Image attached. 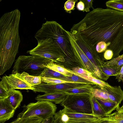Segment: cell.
Segmentation results:
<instances>
[{
	"label": "cell",
	"mask_w": 123,
	"mask_h": 123,
	"mask_svg": "<svg viewBox=\"0 0 123 123\" xmlns=\"http://www.w3.org/2000/svg\"><path fill=\"white\" fill-rule=\"evenodd\" d=\"M70 32L95 47L99 42H105L107 50L113 53L112 59L115 58L123 50V12L110 8L94 9L74 24Z\"/></svg>",
	"instance_id": "obj_1"
},
{
	"label": "cell",
	"mask_w": 123,
	"mask_h": 123,
	"mask_svg": "<svg viewBox=\"0 0 123 123\" xmlns=\"http://www.w3.org/2000/svg\"><path fill=\"white\" fill-rule=\"evenodd\" d=\"M20 16L17 9L4 13L0 18V75L11 68L18 53Z\"/></svg>",
	"instance_id": "obj_2"
},
{
	"label": "cell",
	"mask_w": 123,
	"mask_h": 123,
	"mask_svg": "<svg viewBox=\"0 0 123 123\" xmlns=\"http://www.w3.org/2000/svg\"><path fill=\"white\" fill-rule=\"evenodd\" d=\"M35 37L37 41L51 38L66 56L74 55L73 47L68 31L55 21H47L43 24Z\"/></svg>",
	"instance_id": "obj_3"
},
{
	"label": "cell",
	"mask_w": 123,
	"mask_h": 123,
	"mask_svg": "<svg viewBox=\"0 0 123 123\" xmlns=\"http://www.w3.org/2000/svg\"><path fill=\"white\" fill-rule=\"evenodd\" d=\"M51 60L38 55H21L16 60L12 74H21L24 72L30 75L40 76Z\"/></svg>",
	"instance_id": "obj_4"
},
{
	"label": "cell",
	"mask_w": 123,
	"mask_h": 123,
	"mask_svg": "<svg viewBox=\"0 0 123 123\" xmlns=\"http://www.w3.org/2000/svg\"><path fill=\"white\" fill-rule=\"evenodd\" d=\"M22 107L23 110L18 115L17 118L24 119L36 117L43 120L54 116L57 109L55 104L47 101H37L27 105H25Z\"/></svg>",
	"instance_id": "obj_5"
},
{
	"label": "cell",
	"mask_w": 123,
	"mask_h": 123,
	"mask_svg": "<svg viewBox=\"0 0 123 123\" xmlns=\"http://www.w3.org/2000/svg\"><path fill=\"white\" fill-rule=\"evenodd\" d=\"M37 41V45L27 51L30 54L41 56L54 62L62 61L66 56L51 38H47Z\"/></svg>",
	"instance_id": "obj_6"
},
{
	"label": "cell",
	"mask_w": 123,
	"mask_h": 123,
	"mask_svg": "<svg viewBox=\"0 0 123 123\" xmlns=\"http://www.w3.org/2000/svg\"><path fill=\"white\" fill-rule=\"evenodd\" d=\"M61 105L64 108L77 113L90 115L92 114L91 95L68 94Z\"/></svg>",
	"instance_id": "obj_7"
},
{
	"label": "cell",
	"mask_w": 123,
	"mask_h": 123,
	"mask_svg": "<svg viewBox=\"0 0 123 123\" xmlns=\"http://www.w3.org/2000/svg\"><path fill=\"white\" fill-rule=\"evenodd\" d=\"M57 113L64 123H100L108 119V116L99 118L92 115L77 113L65 108Z\"/></svg>",
	"instance_id": "obj_8"
},
{
	"label": "cell",
	"mask_w": 123,
	"mask_h": 123,
	"mask_svg": "<svg viewBox=\"0 0 123 123\" xmlns=\"http://www.w3.org/2000/svg\"><path fill=\"white\" fill-rule=\"evenodd\" d=\"M74 36L76 43L94 67L97 74L98 78L103 81L107 80L109 77L101 72L98 65L97 59L99 56L96 47L88 44L80 37Z\"/></svg>",
	"instance_id": "obj_9"
},
{
	"label": "cell",
	"mask_w": 123,
	"mask_h": 123,
	"mask_svg": "<svg viewBox=\"0 0 123 123\" xmlns=\"http://www.w3.org/2000/svg\"><path fill=\"white\" fill-rule=\"evenodd\" d=\"M92 85L77 83H67L53 84L41 83L39 84L32 86L33 88L32 91L34 92H42L45 93L63 92L66 90L88 86Z\"/></svg>",
	"instance_id": "obj_10"
},
{
	"label": "cell",
	"mask_w": 123,
	"mask_h": 123,
	"mask_svg": "<svg viewBox=\"0 0 123 123\" xmlns=\"http://www.w3.org/2000/svg\"><path fill=\"white\" fill-rule=\"evenodd\" d=\"M0 84L7 91L12 89L32 90L33 89L32 86L25 81L17 73L3 76Z\"/></svg>",
	"instance_id": "obj_11"
},
{
	"label": "cell",
	"mask_w": 123,
	"mask_h": 123,
	"mask_svg": "<svg viewBox=\"0 0 123 123\" xmlns=\"http://www.w3.org/2000/svg\"><path fill=\"white\" fill-rule=\"evenodd\" d=\"M68 32L73 45L74 56L79 60L85 69L91 73L93 76L98 78L97 72L92 64L76 43L74 36L70 32Z\"/></svg>",
	"instance_id": "obj_12"
},
{
	"label": "cell",
	"mask_w": 123,
	"mask_h": 123,
	"mask_svg": "<svg viewBox=\"0 0 123 123\" xmlns=\"http://www.w3.org/2000/svg\"><path fill=\"white\" fill-rule=\"evenodd\" d=\"M15 110L11 105L7 98L0 99V123H4L13 117Z\"/></svg>",
	"instance_id": "obj_13"
},
{
	"label": "cell",
	"mask_w": 123,
	"mask_h": 123,
	"mask_svg": "<svg viewBox=\"0 0 123 123\" xmlns=\"http://www.w3.org/2000/svg\"><path fill=\"white\" fill-rule=\"evenodd\" d=\"M107 93L109 99L119 105L123 100V91L120 86H118L101 87Z\"/></svg>",
	"instance_id": "obj_14"
},
{
	"label": "cell",
	"mask_w": 123,
	"mask_h": 123,
	"mask_svg": "<svg viewBox=\"0 0 123 123\" xmlns=\"http://www.w3.org/2000/svg\"><path fill=\"white\" fill-rule=\"evenodd\" d=\"M67 95L62 92L45 93L43 95H38L35 99L37 101H47L55 104H61L65 99Z\"/></svg>",
	"instance_id": "obj_15"
},
{
	"label": "cell",
	"mask_w": 123,
	"mask_h": 123,
	"mask_svg": "<svg viewBox=\"0 0 123 123\" xmlns=\"http://www.w3.org/2000/svg\"><path fill=\"white\" fill-rule=\"evenodd\" d=\"M7 98L11 105L15 110L20 105L23 100V96L20 91L11 89L8 91Z\"/></svg>",
	"instance_id": "obj_16"
},
{
	"label": "cell",
	"mask_w": 123,
	"mask_h": 123,
	"mask_svg": "<svg viewBox=\"0 0 123 123\" xmlns=\"http://www.w3.org/2000/svg\"><path fill=\"white\" fill-rule=\"evenodd\" d=\"M95 99L107 117L111 114L113 111L119 106V105L109 99Z\"/></svg>",
	"instance_id": "obj_17"
},
{
	"label": "cell",
	"mask_w": 123,
	"mask_h": 123,
	"mask_svg": "<svg viewBox=\"0 0 123 123\" xmlns=\"http://www.w3.org/2000/svg\"><path fill=\"white\" fill-rule=\"evenodd\" d=\"M98 68L101 72L105 75L110 77V76H116L119 71L115 68L109 66L104 64V61L99 57L97 59Z\"/></svg>",
	"instance_id": "obj_18"
},
{
	"label": "cell",
	"mask_w": 123,
	"mask_h": 123,
	"mask_svg": "<svg viewBox=\"0 0 123 123\" xmlns=\"http://www.w3.org/2000/svg\"><path fill=\"white\" fill-rule=\"evenodd\" d=\"M72 74L79 76L89 82L94 84L101 87H105L111 86L108 83L104 81L97 78L93 76H88L86 75L80 74L74 72L72 70Z\"/></svg>",
	"instance_id": "obj_19"
},
{
	"label": "cell",
	"mask_w": 123,
	"mask_h": 123,
	"mask_svg": "<svg viewBox=\"0 0 123 123\" xmlns=\"http://www.w3.org/2000/svg\"><path fill=\"white\" fill-rule=\"evenodd\" d=\"M46 67L56 72L59 73L65 76L70 77L73 76L71 70L67 69L53 62H51L46 66Z\"/></svg>",
	"instance_id": "obj_20"
},
{
	"label": "cell",
	"mask_w": 123,
	"mask_h": 123,
	"mask_svg": "<svg viewBox=\"0 0 123 123\" xmlns=\"http://www.w3.org/2000/svg\"><path fill=\"white\" fill-rule=\"evenodd\" d=\"M18 74L25 81L32 86L39 84L42 83L40 76L31 75L24 72L21 74Z\"/></svg>",
	"instance_id": "obj_21"
},
{
	"label": "cell",
	"mask_w": 123,
	"mask_h": 123,
	"mask_svg": "<svg viewBox=\"0 0 123 123\" xmlns=\"http://www.w3.org/2000/svg\"><path fill=\"white\" fill-rule=\"evenodd\" d=\"M92 85L72 89L63 92L67 94H87L91 95V91L94 87Z\"/></svg>",
	"instance_id": "obj_22"
},
{
	"label": "cell",
	"mask_w": 123,
	"mask_h": 123,
	"mask_svg": "<svg viewBox=\"0 0 123 123\" xmlns=\"http://www.w3.org/2000/svg\"><path fill=\"white\" fill-rule=\"evenodd\" d=\"M91 99L93 111L92 115L99 118H102L106 117L105 113L95 99L91 96Z\"/></svg>",
	"instance_id": "obj_23"
},
{
	"label": "cell",
	"mask_w": 123,
	"mask_h": 123,
	"mask_svg": "<svg viewBox=\"0 0 123 123\" xmlns=\"http://www.w3.org/2000/svg\"><path fill=\"white\" fill-rule=\"evenodd\" d=\"M107 66L114 68L120 71L123 65V54L111 60L104 62Z\"/></svg>",
	"instance_id": "obj_24"
},
{
	"label": "cell",
	"mask_w": 123,
	"mask_h": 123,
	"mask_svg": "<svg viewBox=\"0 0 123 123\" xmlns=\"http://www.w3.org/2000/svg\"><path fill=\"white\" fill-rule=\"evenodd\" d=\"M91 96L94 98L99 99H109L108 95L106 92L99 86H95L92 90Z\"/></svg>",
	"instance_id": "obj_25"
},
{
	"label": "cell",
	"mask_w": 123,
	"mask_h": 123,
	"mask_svg": "<svg viewBox=\"0 0 123 123\" xmlns=\"http://www.w3.org/2000/svg\"><path fill=\"white\" fill-rule=\"evenodd\" d=\"M108 8H111L123 12V0H111L106 2Z\"/></svg>",
	"instance_id": "obj_26"
},
{
	"label": "cell",
	"mask_w": 123,
	"mask_h": 123,
	"mask_svg": "<svg viewBox=\"0 0 123 123\" xmlns=\"http://www.w3.org/2000/svg\"><path fill=\"white\" fill-rule=\"evenodd\" d=\"M41 77L56 78L60 79L65 76L57 72L46 67L40 75Z\"/></svg>",
	"instance_id": "obj_27"
},
{
	"label": "cell",
	"mask_w": 123,
	"mask_h": 123,
	"mask_svg": "<svg viewBox=\"0 0 123 123\" xmlns=\"http://www.w3.org/2000/svg\"><path fill=\"white\" fill-rule=\"evenodd\" d=\"M60 79L81 84L96 85L94 84L92 82H89L79 76L74 74H73L72 76L70 77L65 76L64 78L61 79Z\"/></svg>",
	"instance_id": "obj_28"
},
{
	"label": "cell",
	"mask_w": 123,
	"mask_h": 123,
	"mask_svg": "<svg viewBox=\"0 0 123 123\" xmlns=\"http://www.w3.org/2000/svg\"><path fill=\"white\" fill-rule=\"evenodd\" d=\"M109 123H123V113L115 112L108 116Z\"/></svg>",
	"instance_id": "obj_29"
},
{
	"label": "cell",
	"mask_w": 123,
	"mask_h": 123,
	"mask_svg": "<svg viewBox=\"0 0 123 123\" xmlns=\"http://www.w3.org/2000/svg\"><path fill=\"white\" fill-rule=\"evenodd\" d=\"M42 83L56 84L67 83H78L75 82L60 79L51 78H48L45 77H41Z\"/></svg>",
	"instance_id": "obj_30"
},
{
	"label": "cell",
	"mask_w": 123,
	"mask_h": 123,
	"mask_svg": "<svg viewBox=\"0 0 123 123\" xmlns=\"http://www.w3.org/2000/svg\"><path fill=\"white\" fill-rule=\"evenodd\" d=\"M77 0H68L64 4V9L67 12L70 13L71 10L74 9L75 5Z\"/></svg>",
	"instance_id": "obj_31"
},
{
	"label": "cell",
	"mask_w": 123,
	"mask_h": 123,
	"mask_svg": "<svg viewBox=\"0 0 123 123\" xmlns=\"http://www.w3.org/2000/svg\"><path fill=\"white\" fill-rule=\"evenodd\" d=\"M43 120L40 118L33 117L21 119L18 123H41Z\"/></svg>",
	"instance_id": "obj_32"
},
{
	"label": "cell",
	"mask_w": 123,
	"mask_h": 123,
	"mask_svg": "<svg viewBox=\"0 0 123 123\" xmlns=\"http://www.w3.org/2000/svg\"><path fill=\"white\" fill-rule=\"evenodd\" d=\"M72 71L74 72L88 76H93L92 74L87 70L79 67H74L72 69Z\"/></svg>",
	"instance_id": "obj_33"
},
{
	"label": "cell",
	"mask_w": 123,
	"mask_h": 123,
	"mask_svg": "<svg viewBox=\"0 0 123 123\" xmlns=\"http://www.w3.org/2000/svg\"><path fill=\"white\" fill-rule=\"evenodd\" d=\"M107 48L106 43L104 42L101 41L97 44L96 49L98 53H101L107 50Z\"/></svg>",
	"instance_id": "obj_34"
},
{
	"label": "cell",
	"mask_w": 123,
	"mask_h": 123,
	"mask_svg": "<svg viewBox=\"0 0 123 123\" xmlns=\"http://www.w3.org/2000/svg\"><path fill=\"white\" fill-rule=\"evenodd\" d=\"M84 2L85 5V9L84 12L85 11L86 12L90 11V8H92L93 9L94 8L92 7L93 0H81Z\"/></svg>",
	"instance_id": "obj_35"
},
{
	"label": "cell",
	"mask_w": 123,
	"mask_h": 123,
	"mask_svg": "<svg viewBox=\"0 0 123 123\" xmlns=\"http://www.w3.org/2000/svg\"><path fill=\"white\" fill-rule=\"evenodd\" d=\"M8 93V91L5 89L1 84H0V99L7 98Z\"/></svg>",
	"instance_id": "obj_36"
},
{
	"label": "cell",
	"mask_w": 123,
	"mask_h": 123,
	"mask_svg": "<svg viewBox=\"0 0 123 123\" xmlns=\"http://www.w3.org/2000/svg\"><path fill=\"white\" fill-rule=\"evenodd\" d=\"M113 55V53L111 50L107 49L104 53V57L105 60H109L112 59Z\"/></svg>",
	"instance_id": "obj_37"
},
{
	"label": "cell",
	"mask_w": 123,
	"mask_h": 123,
	"mask_svg": "<svg viewBox=\"0 0 123 123\" xmlns=\"http://www.w3.org/2000/svg\"><path fill=\"white\" fill-rule=\"evenodd\" d=\"M116 79L118 82L122 81L123 82V65L117 75L116 76Z\"/></svg>",
	"instance_id": "obj_38"
},
{
	"label": "cell",
	"mask_w": 123,
	"mask_h": 123,
	"mask_svg": "<svg viewBox=\"0 0 123 123\" xmlns=\"http://www.w3.org/2000/svg\"><path fill=\"white\" fill-rule=\"evenodd\" d=\"M76 7L78 10L83 11L84 12L85 9V5L84 2L81 0H80V1L78 2Z\"/></svg>",
	"instance_id": "obj_39"
},
{
	"label": "cell",
	"mask_w": 123,
	"mask_h": 123,
	"mask_svg": "<svg viewBox=\"0 0 123 123\" xmlns=\"http://www.w3.org/2000/svg\"><path fill=\"white\" fill-rule=\"evenodd\" d=\"M54 119L53 123H64L62 121L57 113H55L54 116Z\"/></svg>",
	"instance_id": "obj_40"
},
{
	"label": "cell",
	"mask_w": 123,
	"mask_h": 123,
	"mask_svg": "<svg viewBox=\"0 0 123 123\" xmlns=\"http://www.w3.org/2000/svg\"><path fill=\"white\" fill-rule=\"evenodd\" d=\"M54 119V116L49 118L43 120L41 123H53Z\"/></svg>",
	"instance_id": "obj_41"
},
{
	"label": "cell",
	"mask_w": 123,
	"mask_h": 123,
	"mask_svg": "<svg viewBox=\"0 0 123 123\" xmlns=\"http://www.w3.org/2000/svg\"><path fill=\"white\" fill-rule=\"evenodd\" d=\"M117 111L121 113H123V105L121 107L119 106L117 107L116 109Z\"/></svg>",
	"instance_id": "obj_42"
},
{
	"label": "cell",
	"mask_w": 123,
	"mask_h": 123,
	"mask_svg": "<svg viewBox=\"0 0 123 123\" xmlns=\"http://www.w3.org/2000/svg\"><path fill=\"white\" fill-rule=\"evenodd\" d=\"M21 119L20 118H17L15 121L10 123H18Z\"/></svg>",
	"instance_id": "obj_43"
},
{
	"label": "cell",
	"mask_w": 123,
	"mask_h": 123,
	"mask_svg": "<svg viewBox=\"0 0 123 123\" xmlns=\"http://www.w3.org/2000/svg\"><path fill=\"white\" fill-rule=\"evenodd\" d=\"M104 123H109L107 120L104 121Z\"/></svg>",
	"instance_id": "obj_44"
}]
</instances>
